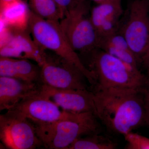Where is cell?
Here are the masks:
<instances>
[{
    "label": "cell",
    "mask_w": 149,
    "mask_h": 149,
    "mask_svg": "<svg viewBox=\"0 0 149 149\" xmlns=\"http://www.w3.org/2000/svg\"><path fill=\"white\" fill-rule=\"evenodd\" d=\"M95 114L108 130L124 135L149 126L145 88H110L93 91Z\"/></svg>",
    "instance_id": "cell-1"
},
{
    "label": "cell",
    "mask_w": 149,
    "mask_h": 149,
    "mask_svg": "<svg viewBox=\"0 0 149 149\" xmlns=\"http://www.w3.org/2000/svg\"><path fill=\"white\" fill-rule=\"evenodd\" d=\"M88 68L95 77V91L110 88H145L146 77L139 68L100 49L87 56Z\"/></svg>",
    "instance_id": "cell-2"
},
{
    "label": "cell",
    "mask_w": 149,
    "mask_h": 149,
    "mask_svg": "<svg viewBox=\"0 0 149 149\" xmlns=\"http://www.w3.org/2000/svg\"><path fill=\"white\" fill-rule=\"evenodd\" d=\"M99 119L93 111L76 113L74 116L49 124L35 126L37 136L49 149H68L76 139L100 133Z\"/></svg>",
    "instance_id": "cell-3"
},
{
    "label": "cell",
    "mask_w": 149,
    "mask_h": 149,
    "mask_svg": "<svg viewBox=\"0 0 149 149\" xmlns=\"http://www.w3.org/2000/svg\"><path fill=\"white\" fill-rule=\"evenodd\" d=\"M29 28L32 38L38 45L74 64L83 72L88 83L95 87L96 83L94 75L67 40L60 26L59 22L44 19L31 11Z\"/></svg>",
    "instance_id": "cell-4"
},
{
    "label": "cell",
    "mask_w": 149,
    "mask_h": 149,
    "mask_svg": "<svg viewBox=\"0 0 149 149\" xmlns=\"http://www.w3.org/2000/svg\"><path fill=\"white\" fill-rule=\"evenodd\" d=\"M62 31L76 52L87 56L98 49L99 37L91 17L89 4L79 0L59 21Z\"/></svg>",
    "instance_id": "cell-5"
},
{
    "label": "cell",
    "mask_w": 149,
    "mask_h": 149,
    "mask_svg": "<svg viewBox=\"0 0 149 149\" xmlns=\"http://www.w3.org/2000/svg\"><path fill=\"white\" fill-rule=\"evenodd\" d=\"M0 139L9 149H33L44 146L34 124L15 110L0 115Z\"/></svg>",
    "instance_id": "cell-6"
},
{
    "label": "cell",
    "mask_w": 149,
    "mask_h": 149,
    "mask_svg": "<svg viewBox=\"0 0 149 149\" xmlns=\"http://www.w3.org/2000/svg\"><path fill=\"white\" fill-rule=\"evenodd\" d=\"M119 32L127 41L140 63L149 45V0H134Z\"/></svg>",
    "instance_id": "cell-7"
},
{
    "label": "cell",
    "mask_w": 149,
    "mask_h": 149,
    "mask_svg": "<svg viewBox=\"0 0 149 149\" xmlns=\"http://www.w3.org/2000/svg\"><path fill=\"white\" fill-rule=\"evenodd\" d=\"M41 68L42 84L58 89L88 90V80L83 72L57 55L55 57L47 55Z\"/></svg>",
    "instance_id": "cell-8"
},
{
    "label": "cell",
    "mask_w": 149,
    "mask_h": 149,
    "mask_svg": "<svg viewBox=\"0 0 149 149\" xmlns=\"http://www.w3.org/2000/svg\"><path fill=\"white\" fill-rule=\"evenodd\" d=\"M60 109L39 91L23 99L11 109L20 113L37 126L70 118L77 113Z\"/></svg>",
    "instance_id": "cell-9"
},
{
    "label": "cell",
    "mask_w": 149,
    "mask_h": 149,
    "mask_svg": "<svg viewBox=\"0 0 149 149\" xmlns=\"http://www.w3.org/2000/svg\"><path fill=\"white\" fill-rule=\"evenodd\" d=\"M40 92L65 111L82 113L95 110L93 91L58 89L42 84Z\"/></svg>",
    "instance_id": "cell-10"
},
{
    "label": "cell",
    "mask_w": 149,
    "mask_h": 149,
    "mask_svg": "<svg viewBox=\"0 0 149 149\" xmlns=\"http://www.w3.org/2000/svg\"><path fill=\"white\" fill-rule=\"evenodd\" d=\"M28 30L12 29L10 36L1 44L0 56L12 58L34 61L41 67L45 62L47 54L30 37Z\"/></svg>",
    "instance_id": "cell-11"
},
{
    "label": "cell",
    "mask_w": 149,
    "mask_h": 149,
    "mask_svg": "<svg viewBox=\"0 0 149 149\" xmlns=\"http://www.w3.org/2000/svg\"><path fill=\"white\" fill-rule=\"evenodd\" d=\"M123 13L122 0H110L94 7L91 10V17L99 37L118 32Z\"/></svg>",
    "instance_id": "cell-12"
},
{
    "label": "cell",
    "mask_w": 149,
    "mask_h": 149,
    "mask_svg": "<svg viewBox=\"0 0 149 149\" xmlns=\"http://www.w3.org/2000/svg\"><path fill=\"white\" fill-rule=\"evenodd\" d=\"M42 85L0 76V111L12 109L23 99L39 92Z\"/></svg>",
    "instance_id": "cell-13"
},
{
    "label": "cell",
    "mask_w": 149,
    "mask_h": 149,
    "mask_svg": "<svg viewBox=\"0 0 149 149\" xmlns=\"http://www.w3.org/2000/svg\"><path fill=\"white\" fill-rule=\"evenodd\" d=\"M1 22L15 30H29L31 10L23 0L0 2Z\"/></svg>",
    "instance_id": "cell-14"
},
{
    "label": "cell",
    "mask_w": 149,
    "mask_h": 149,
    "mask_svg": "<svg viewBox=\"0 0 149 149\" xmlns=\"http://www.w3.org/2000/svg\"><path fill=\"white\" fill-rule=\"evenodd\" d=\"M98 47L125 63L139 68L140 63L139 60L119 31L99 37Z\"/></svg>",
    "instance_id": "cell-15"
},
{
    "label": "cell",
    "mask_w": 149,
    "mask_h": 149,
    "mask_svg": "<svg viewBox=\"0 0 149 149\" xmlns=\"http://www.w3.org/2000/svg\"><path fill=\"white\" fill-rule=\"evenodd\" d=\"M41 71V67L33 64L29 60L11 58L8 77L42 84Z\"/></svg>",
    "instance_id": "cell-16"
},
{
    "label": "cell",
    "mask_w": 149,
    "mask_h": 149,
    "mask_svg": "<svg viewBox=\"0 0 149 149\" xmlns=\"http://www.w3.org/2000/svg\"><path fill=\"white\" fill-rule=\"evenodd\" d=\"M95 133L80 137L68 149H114L117 144L107 136Z\"/></svg>",
    "instance_id": "cell-17"
},
{
    "label": "cell",
    "mask_w": 149,
    "mask_h": 149,
    "mask_svg": "<svg viewBox=\"0 0 149 149\" xmlns=\"http://www.w3.org/2000/svg\"><path fill=\"white\" fill-rule=\"evenodd\" d=\"M31 11L44 19L59 22L62 18L59 8L54 0H29Z\"/></svg>",
    "instance_id": "cell-18"
},
{
    "label": "cell",
    "mask_w": 149,
    "mask_h": 149,
    "mask_svg": "<svg viewBox=\"0 0 149 149\" xmlns=\"http://www.w3.org/2000/svg\"><path fill=\"white\" fill-rule=\"evenodd\" d=\"M123 136L127 143L125 149H149V138L132 131Z\"/></svg>",
    "instance_id": "cell-19"
},
{
    "label": "cell",
    "mask_w": 149,
    "mask_h": 149,
    "mask_svg": "<svg viewBox=\"0 0 149 149\" xmlns=\"http://www.w3.org/2000/svg\"><path fill=\"white\" fill-rule=\"evenodd\" d=\"M61 13L62 18L76 5L79 0H54Z\"/></svg>",
    "instance_id": "cell-20"
},
{
    "label": "cell",
    "mask_w": 149,
    "mask_h": 149,
    "mask_svg": "<svg viewBox=\"0 0 149 149\" xmlns=\"http://www.w3.org/2000/svg\"><path fill=\"white\" fill-rule=\"evenodd\" d=\"M140 64H143L149 72V45L141 57Z\"/></svg>",
    "instance_id": "cell-21"
},
{
    "label": "cell",
    "mask_w": 149,
    "mask_h": 149,
    "mask_svg": "<svg viewBox=\"0 0 149 149\" xmlns=\"http://www.w3.org/2000/svg\"><path fill=\"white\" fill-rule=\"evenodd\" d=\"M145 97H146V103L147 111L149 117V93L147 92L145 89Z\"/></svg>",
    "instance_id": "cell-22"
},
{
    "label": "cell",
    "mask_w": 149,
    "mask_h": 149,
    "mask_svg": "<svg viewBox=\"0 0 149 149\" xmlns=\"http://www.w3.org/2000/svg\"><path fill=\"white\" fill-rule=\"evenodd\" d=\"M145 88L147 92L149 93V72H148V77H146Z\"/></svg>",
    "instance_id": "cell-23"
},
{
    "label": "cell",
    "mask_w": 149,
    "mask_h": 149,
    "mask_svg": "<svg viewBox=\"0 0 149 149\" xmlns=\"http://www.w3.org/2000/svg\"><path fill=\"white\" fill-rule=\"evenodd\" d=\"M95 2L97 4L100 3H102L104 2L107 1H110V0H91Z\"/></svg>",
    "instance_id": "cell-24"
},
{
    "label": "cell",
    "mask_w": 149,
    "mask_h": 149,
    "mask_svg": "<svg viewBox=\"0 0 149 149\" xmlns=\"http://www.w3.org/2000/svg\"><path fill=\"white\" fill-rule=\"evenodd\" d=\"M12 1V0H1L0 2H8L9 1Z\"/></svg>",
    "instance_id": "cell-25"
}]
</instances>
